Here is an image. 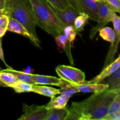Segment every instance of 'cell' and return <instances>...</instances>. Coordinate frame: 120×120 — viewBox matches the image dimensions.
Returning <instances> with one entry per match:
<instances>
[{"label":"cell","mask_w":120,"mask_h":120,"mask_svg":"<svg viewBox=\"0 0 120 120\" xmlns=\"http://www.w3.org/2000/svg\"><path fill=\"white\" fill-rule=\"evenodd\" d=\"M31 92L39 94L48 97H52L59 94V90L46 86H39L38 84H33L32 86Z\"/></svg>","instance_id":"15"},{"label":"cell","mask_w":120,"mask_h":120,"mask_svg":"<svg viewBox=\"0 0 120 120\" xmlns=\"http://www.w3.org/2000/svg\"><path fill=\"white\" fill-rule=\"evenodd\" d=\"M34 84L38 85H52L63 87L64 86V80L55 76L35 75L31 73Z\"/></svg>","instance_id":"10"},{"label":"cell","mask_w":120,"mask_h":120,"mask_svg":"<svg viewBox=\"0 0 120 120\" xmlns=\"http://www.w3.org/2000/svg\"><path fill=\"white\" fill-rule=\"evenodd\" d=\"M50 5L56 16L63 23L66 25H73L75 19L79 14L77 11L70 5L65 9H61L52 5L50 4Z\"/></svg>","instance_id":"8"},{"label":"cell","mask_w":120,"mask_h":120,"mask_svg":"<svg viewBox=\"0 0 120 120\" xmlns=\"http://www.w3.org/2000/svg\"><path fill=\"white\" fill-rule=\"evenodd\" d=\"M23 114L18 120H44L48 109L44 105L23 104Z\"/></svg>","instance_id":"6"},{"label":"cell","mask_w":120,"mask_h":120,"mask_svg":"<svg viewBox=\"0 0 120 120\" xmlns=\"http://www.w3.org/2000/svg\"><path fill=\"white\" fill-rule=\"evenodd\" d=\"M71 96L66 94H59L57 97H52L50 101L46 105L47 109H63L66 107Z\"/></svg>","instance_id":"14"},{"label":"cell","mask_w":120,"mask_h":120,"mask_svg":"<svg viewBox=\"0 0 120 120\" xmlns=\"http://www.w3.org/2000/svg\"><path fill=\"white\" fill-rule=\"evenodd\" d=\"M3 15H6L5 14V11L4 9H2V10H0V16H2Z\"/></svg>","instance_id":"35"},{"label":"cell","mask_w":120,"mask_h":120,"mask_svg":"<svg viewBox=\"0 0 120 120\" xmlns=\"http://www.w3.org/2000/svg\"><path fill=\"white\" fill-rule=\"evenodd\" d=\"M120 68V56L118 55V57L116 60L111 62L109 65L106 66L105 68H104L103 71L94 77L91 80L89 81V83H99L104 81L107 77H109L110 75L113 72H114L116 70L119 69Z\"/></svg>","instance_id":"12"},{"label":"cell","mask_w":120,"mask_h":120,"mask_svg":"<svg viewBox=\"0 0 120 120\" xmlns=\"http://www.w3.org/2000/svg\"><path fill=\"white\" fill-rule=\"evenodd\" d=\"M4 10L9 18L18 21L32 36L35 45L41 48L40 41L36 32V23L30 0H6Z\"/></svg>","instance_id":"2"},{"label":"cell","mask_w":120,"mask_h":120,"mask_svg":"<svg viewBox=\"0 0 120 120\" xmlns=\"http://www.w3.org/2000/svg\"><path fill=\"white\" fill-rule=\"evenodd\" d=\"M59 90V94H66L70 96L79 93L76 84L69 82H68L66 86L63 87H61V89Z\"/></svg>","instance_id":"24"},{"label":"cell","mask_w":120,"mask_h":120,"mask_svg":"<svg viewBox=\"0 0 120 120\" xmlns=\"http://www.w3.org/2000/svg\"><path fill=\"white\" fill-rule=\"evenodd\" d=\"M63 34L67 38L70 46H72L77 35V32L72 25H66L63 29Z\"/></svg>","instance_id":"23"},{"label":"cell","mask_w":120,"mask_h":120,"mask_svg":"<svg viewBox=\"0 0 120 120\" xmlns=\"http://www.w3.org/2000/svg\"><path fill=\"white\" fill-rule=\"evenodd\" d=\"M17 77L13 74L2 69L0 71V86L4 87H11L19 82Z\"/></svg>","instance_id":"17"},{"label":"cell","mask_w":120,"mask_h":120,"mask_svg":"<svg viewBox=\"0 0 120 120\" xmlns=\"http://www.w3.org/2000/svg\"><path fill=\"white\" fill-rule=\"evenodd\" d=\"M105 79L106 80L103 82L108 85V90L120 89V68L112 73Z\"/></svg>","instance_id":"19"},{"label":"cell","mask_w":120,"mask_h":120,"mask_svg":"<svg viewBox=\"0 0 120 120\" xmlns=\"http://www.w3.org/2000/svg\"><path fill=\"white\" fill-rule=\"evenodd\" d=\"M0 59L4 63L6 66H8L6 63L5 60L4 55V51L3 49H2V38H0Z\"/></svg>","instance_id":"32"},{"label":"cell","mask_w":120,"mask_h":120,"mask_svg":"<svg viewBox=\"0 0 120 120\" xmlns=\"http://www.w3.org/2000/svg\"><path fill=\"white\" fill-rule=\"evenodd\" d=\"M54 38H55V42H56L58 48L63 49L66 52L67 55H68V57L70 59V61L71 62V64H73V59L71 55V51H70V47L71 46H70V44L68 42V39L66 37L65 35L64 34H61V35H57V36H56Z\"/></svg>","instance_id":"18"},{"label":"cell","mask_w":120,"mask_h":120,"mask_svg":"<svg viewBox=\"0 0 120 120\" xmlns=\"http://www.w3.org/2000/svg\"><path fill=\"white\" fill-rule=\"evenodd\" d=\"M120 110V93H118L109 107L107 114H111Z\"/></svg>","instance_id":"26"},{"label":"cell","mask_w":120,"mask_h":120,"mask_svg":"<svg viewBox=\"0 0 120 120\" xmlns=\"http://www.w3.org/2000/svg\"><path fill=\"white\" fill-rule=\"evenodd\" d=\"M7 31V29H4V28H0V38H2L5 34L6 32Z\"/></svg>","instance_id":"34"},{"label":"cell","mask_w":120,"mask_h":120,"mask_svg":"<svg viewBox=\"0 0 120 120\" xmlns=\"http://www.w3.org/2000/svg\"><path fill=\"white\" fill-rule=\"evenodd\" d=\"M99 34L100 37L104 41L112 43L116 38V34L114 29L109 26L103 27L99 30Z\"/></svg>","instance_id":"22"},{"label":"cell","mask_w":120,"mask_h":120,"mask_svg":"<svg viewBox=\"0 0 120 120\" xmlns=\"http://www.w3.org/2000/svg\"><path fill=\"white\" fill-rule=\"evenodd\" d=\"M52 5L59 8L61 9H64L69 6V3L67 0H46Z\"/></svg>","instance_id":"27"},{"label":"cell","mask_w":120,"mask_h":120,"mask_svg":"<svg viewBox=\"0 0 120 120\" xmlns=\"http://www.w3.org/2000/svg\"><path fill=\"white\" fill-rule=\"evenodd\" d=\"M89 19V16L85 13H79L78 16L75 19L73 25L75 30L77 32H80L84 30V26L88 23Z\"/></svg>","instance_id":"21"},{"label":"cell","mask_w":120,"mask_h":120,"mask_svg":"<svg viewBox=\"0 0 120 120\" xmlns=\"http://www.w3.org/2000/svg\"><path fill=\"white\" fill-rule=\"evenodd\" d=\"M75 84L78 89L79 92L83 93H97L108 90V85L104 83H89V81L85 80L82 83Z\"/></svg>","instance_id":"9"},{"label":"cell","mask_w":120,"mask_h":120,"mask_svg":"<svg viewBox=\"0 0 120 120\" xmlns=\"http://www.w3.org/2000/svg\"><path fill=\"white\" fill-rule=\"evenodd\" d=\"M69 109L66 107L63 109H49L44 120H66Z\"/></svg>","instance_id":"16"},{"label":"cell","mask_w":120,"mask_h":120,"mask_svg":"<svg viewBox=\"0 0 120 120\" xmlns=\"http://www.w3.org/2000/svg\"><path fill=\"white\" fill-rule=\"evenodd\" d=\"M67 1L69 3V5L77 11L79 12H83L80 4L79 0H67Z\"/></svg>","instance_id":"30"},{"label":"cell","mask_w":120,"mask_h":120,"mask_svg":"<svg viewBox=\"0 0 120 120\" xmlns=\"http://www.w3.org/2000/svg\"><path fill=\"white\" fill-rule=\"evenodd\" d=\"M2 69H2V68H1V67H0V71H1V70H2Z\"/></svg>","instance_id":"37"},{"label":"cell","mask_w":120,"mask_h":120,"mask_svg":"<svg viewBox=\"0 0 120 120\" xmlns=\"http://www.w3.org/2000/svg\"><path fill=\"white\" fill-rule=\"evenodd\" d=\"M5 3L6 0H0V10L4 9Z\"/></svg>","instance_id":"33"},{"label":"cell","mask_w":120,"mask_h":120,"mask_svg":"<svg viewBox=\"0 0 120 120\" xmlns=\"http://www.w3.org/2000/svg\"><path fill=\"white\" fill-rule=\"evenodd\" d=\"M4 70L15 75L17 77L18 79L21 81V82L29 83V84H32V85L34 84V82L33 81L31 73H28L26 71H18V70H15L13 68L9 67V66H7V69H4Z\"/></svg>","instance_id":"20"},{"label":"cell","mask_w":120,"mask_h":120,"mask_svg":"<svg viewBox=\"0 0 120 120\" xmlns=\"http://www.w3.org/2000/svg\"><path fill=\"white\" fill-rule=\"evenodd\" d=\"M32 86V84L19 81L12 87V89L16 93H29L31 92Z\"/></svg>","instance_id":"25"},{"label":"cell","mask_w":120,"mask_h":120,"mask_svg":"<svg viewBox=\"0 0 120 120\" xmlns=\"http://www.w3.org/2000/svg\"><path fill=\"white\" fill-rule=\"evenodd\" d=\"M120 89L106 90L93 93L87 99L72 102L66 120H102Z\"/></svg>","instance_id":"1"},{"label":"cell","mask_w":120,"mask_h":120,"mask_svg":"<svg viewBox=\"0 0 120 120\" xmlns=\"http://www.w3.org/2000/svg\"><path fill=\"white\" fill-rule=\"evenodd\" d=\"M96 1H97L98 2H104V3H106L105 0H96Z\"/></svg>","instance_id":"36"},{"label":"cell","mask_w":120,"mask_h":120,"mask_svg":"<svg viewBox=\"0 0 120 120\" xmlns=\"http://www.w3.org/2000/svg\"><path fill=\"white\" fill-rule=\"evenodd\" d=\"M113 23L114 29L116 32V36L114 41L112 43H111V45L110 46L109 51L107 53L106 58H105V62H104V67L105 68L106 66L109 65V64L113 62L114 59L115 55L117 52L118 45H119L120 41V16L117 14H115L112 21Z\"/></svg>","instance_id":"7"},{"label":"cell","mask_w":120,"mask_h":120,"mask_svg":"<svg viewBox=\"0 0 120 120\" xmlns=\"http://www.w3.org/2000/svg\"><path fill=\"white\" fill-rule=\"evenodd\" d=\"M83 12L89 16V18L97 21L98 15V2L96 0H79Z\"/></svg>","instance_id":"11"},{"label":"cell","mask_w":120,"mask_h":120,"mask_svg":"<svg viewBox=\"0 0 120 120\" xmlns=\"http://www.w3.org/2000/svg\"><path fill=\"white\" fill-rule=\"evenodd\" d=\"M7 30L11 32L20 34V35H22L28 38L35 45V41L32 36L30 35L29 32L21 23H19L16 20L12 18H9V23H8V26H7Z\"/></svg>","instance_id":"13"},{"label":"cell","mask_w":120,"mask_h":120,"mask_svg":"<svg viewBox=\"0 0 120 120\" xmlns=\"http://www.w3.org/2000/svg\"><path fill=\"white\" fill-rule=\"evenodd\" d=\"M106 4L115 12H120V0H105Z\"/></svg>","instance_id":"28"},{"label":"cell","mask_w":120,"mask_h":120,"mask_svg":"<svg viewBox=\"0 0 120 120\" xmlns=\"http://www.w3.org/2000/svg\"><path fill=\"white\" fill-rule=\"evenodd\" d=\"M9 20V18L7 15H3L0 16V28L7 29Z\"/></svg>","instance_id":"31"},{"label":"cell","mask_w":120,"mask_h":120,"mask_svg":"<svg viewBox=\"0 0 120 120\" xmlns=\"http://www.w3.org/2000/svg\"><path fill=\"white\" fill-rule=\"evenodd\" d=\"M120 110L111 114H107L102 120H120Z\"/></svg>","instance_id":"29"},{"label":"cell","mask_w":120,"mask_h":120,"mask_svg":"<svg viewBox=\"0 0 120 120\" xmlns=\"http://www.w3.org/2000/svg\"><path fill=\"white\" fill-rule=\"evenodd\" d=\"M116 12L110 9L105 3L98 2V15L97 24L92 28L90 32V38L93 39L98 30L106 25L109 22H112Z\"/></svg>","instance_id":"5"},{"label":"cell","mask_w":120,"mask_h":120,"mask_svg":"<svg viewBox=\"0 0 120 120\" xmlns=\"http://www.w3.org/2000/svg\"><path fill=\"white\" fill-rule=\"evenodd\" d=\"M35 23L48 34L55 38L63 34L66 25L58 18L46 0H30Z\"/></svg>","instance_id":"3"},{"label":"cell","mask_w":120,"mask_h":120,"mask_svg":"<svg viewBox=\"0 0 120 120\" xmlns=\"http://www.w3.org/2000/svg\"><path fill=\"white\" fill-rule=\"evenodd\" d=\"M56 71L60 78L70 83H82L85 81V74L80 69L66 65H59Z\"/></svg>","instance_id":"4"}]
</instances>
